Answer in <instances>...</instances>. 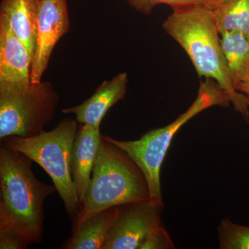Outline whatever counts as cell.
Returning a JSON list of instances; mask_svg holds the SVG:
<instances>
[{"label":"cell","mask_w":249,"mask_h":249,"mask_svg":"<svg viewBox=\"0 0 249 249\" xmlns=\"http://www.w3.org/2000/svg\"><path fill=\"white\" fill-rule=\"evenodd\" d=\"M33 162L22 152L0 147V228L18 232L30 245L42 242L44 203L56 191L36 178Z\"/></svg>","instance_id":"7a4b0ae2"},{"label":"cell","mask_w":249,"mask_h":249,"mask_svg":"<svg viewBox=\"0 0 249 249\" xmlns=\"http://www.w3.org/2000/svg\"><path fill=\"white\" fill-rule=\"evenodd\" d=\"M173 240L164 225L156 229L144 242L142 249H175Z\"/></svg>","instance_id":"ac0fdd59"},{"label":"cell","mask_w":249,"mask_h":249,"mask_svg":"<svg viewBox=\"0 0 249 249\" xmlns=\"http://www.w3.org/2000/svg\"><path fill=\"white\" fill-rule=\"evenodd\" d=\"M32 59L27 47L0 18V85H28Z\"/></svg>","instance_id":"9c48e42d"},{"label":"cell","mask_w":249,"mask_h":249,"mask_svg":"<svg viewBox=\"0 0 249 249\" xmlns=\"http://www.w3.org/2000/svg\"><path fill=\"white\" fill-rule=\"evenodd\" d=\"M163 204L149 200L119 206L103 249H142L160 226Z\"/></svg>","instance_id":"52a82bcc"},{"label":"cell","mask_w":249,"mask_h":249,"mask_svg":"<svg viewBox=\"0 0 249 249\" xmlns=\"http://www.w3.org/2000/svg\"><path fill=\"white\" fill-rule=\"evenodd\" d=\"M40 0H1L0 18L5 19L27 47L31 59L36 47Z\"/></svg>","instance_id":"7c38bea8"},{"label":"cell","mask_w":249,"mask_h":249,"mask_svg":"<svg viewBox=\"0 0 249 249\" xmlns=\"http://www.w3.org/2000/svg\"><path fill=\"white\" fill-rule=\"evenodd\" d=\"M218 238L220 249H249V227L224 218L218 227Z\"/></svg>","instance_id":"2e32d148"},{"label":"cell","mask_w":249,"mask_h":249,"mask_svg":"<svg viewBox=\"0 0 249 249\" xmlns=\"http://www.w3.org/2000/svg\"><path fill=\"white\" fill-rule=\"evenodd\" d=\"M101 140L100 127L82 124L81 127L77 131L72 149L71 167L72 178L81 207L91 180Z\"/></svg>","instance_id":"8fae6325"},{"label":"cell","mask_w":249,"mask_h":249,"mask_svg":"<svg viewBox=\"0 0 249 249\" xmlns=\"http://www.w3.org/2000/svg\"></svg>","instance_id":"603a6c76"},{"label":"cell","mask_w":249,"mask_h":249,"mask_svg":"<svg viewBox=\"0 0 249 249\" xmlns=\"http://www.w3.org/2000/svg\"><path fill=\"white\" fill-rule=\"evenodd\" d=\"M70 28L67 0H40L31 81L38 83L48 67L55 46Z\"/></svg>","instance_id":"ba28073f"},{"label":"cell","mask_w":249,"mask_h":249,"mask_svg":"<svg viewBox=\"0 0 249 249\" xmlns=\"http://www.w3.org/2000/svg\"><path fill=\"white\" fill-rule=\"evenodd\" d=\"M127 82L125 72L118 73L111 80H105L92 96L82 104L62 109V113L74 114L79 124L100 127L109 109L124 98Z\"/></svg>","instance_id":"30bf717a"},{"label":"cell","mask_w":249,"mask_h":249,"mask_svg":"<svg viewBox=\"0 0 249 249\" xmlns=\"http://www.w3.org/2000/svg\"><path fill=\"white\" fill-rule=\"evenodd\" d=\"M247 101H248V104L249 106V96H247Z\"/></svg>","instance_id":"7402d4cb"},{"label":"cell","mask_w":249,"mask_h":249,"mask_svg":"<svg viewBox=\"0 0 249 249\" xmlns=\"http://www.w3.org/2000/svg\"><path fill=\"white\" fill-rule=\"evenodd\" d=\"M231 101L227 93L211 79L201 83L197 96L184 113L171 124L154 129L138 140L119 141L103 135L106 140L119 147L137 163L146 178L150 199L163 204L160 187V169L174 136L193 117L213 106L228 107Z\"/></svg>","instance_id":"277c9868"},{"label":"cell","mask_w":249,"mask_h":249,"mask_svg":"<svg viewBox=\"0 0 249 249\" xmlns=\"http://www.w3.org/2000/svg\"><path fill=\"white\" fill-rule=\"evenodd\" d=\"M221 45L234 87L249 76V37L240 31L220 34Z\"/></svg>","instance_id":"5bb4252c"},{"label":"cell","mask_w":249,"mask_h":249,"mask_svg":"<svg viewBox=\"0 0 249 249\" xmlns=\"http://www.w3.org/2000/svg\"><path fill=\"white\" fill-rule=\"evenodd\" d=\"M30 245L18 232L5 228H0V249H24Z\"/></svg>","instance_id":"d6986e66"},{"label":"cell","mask_w":249,"mask_h":249,"mask_svg":"<svg viewBox=\"0 0 249 249\" xmlns=\"http://www.w3.org/2000/svg\"><path fill=\"white\" fill-rule=\"evenodd\" d=\"M163 23L165 32L185 51L200 77L213 80L249 124L247 96L237 91L231 78L213 9L205 4L172 8Z\"/></svg>","instance_id":"6da1fadb"},{"label":"cell","mask_w":249,"mask_h":249,"mask_svg":"<svg viewBox=\"0 0 249 249\" xmlns=\"http://www.w3.org/2000/svg\"><path fill=\"white\" fill-rule=\"evenodd\" d=\"M134 9L142 14L148 15L157 5L164 4L172 8L189 4H205L207 6L208 0H126Z\"/></svg>","instance_id":"e0dca14e"},{"label":"cell","mask_w":249,"mask_h":249,"mask_svg":"<svg viewBox=\"0 0 249 249\" xmlns=\"http://www.w3.org/2000/svg\"><path fill=\"white\" fill-rule=\"evenodd\" d=\"M119 206L100 211L88 218L79 227L74 229L73 235L65 242L62 248L103 249L117 216Z\"/></svg>","instance_id":"4fadbf2b"},{"label":"cell","mask_w":249,"mask_h":249,"mask_svg":"<svg viewBox=\"0 0 249 249\" xmlns=\"http://www.w3.org/2000/svg\"><path fill=\"white\" fill-rule=\"evenodd\" d=\"M78 122L65 119L52 130L29 138L8 137L1 145L22 152L45 170L63 201L69 217L76 219L81 210L72 178L71 159Z\"/></svg>","instance_id":"5b68a950"},{"label":"cell","mask_w":249,"mask_h":249,"mask_svg":"<svg viewBox=\"0 0 249 249\" xmlns=\"http://www.w3.org/2000/svg\"><path fill=\"white\" fill-rule=\"evenodd\" d=\"M213 12L219 34L240 31L249 37V0H226Z\"/></svg>","instance_id":"9a60e30c"},{"label":"cell","mask_w":249,"mask_h":249,"mask_svg":"<svg viewBox=\"0 0 249 249\" xmlns=\"http://www.w3.org/2000/svg\"><path fill=\"white\" fill-rule=\"evenodd\" d=\"M224 1H226V0H208L207 6L211 8V9H213L218 5L224 2Z\"/></svg>","instance_id":"44dd1931"},{"label":"cell","mask_w":249,"mask_h":249,"mask_svg":"<svg viewBox=\"0 0 249 249\" xmlns=\"http://www.w3.org/2000/svg\"><path fill=\"white\" fill-rule=\"evenodd\" d=\"M58 102L49 82L0 85V139L38 135L53 119Z\"/></svg>","instance_id":"8992f818"},{"label":"cell","mask_w":249,"mask_h":249,"mask_svg":"<svg viewBox=\"0 0 249 249\" xmlns=\"http://www.w3.org/2000/svg\"><path fill=\"white\" fill-rule=\"evenodd\" d=\"M150 199L143 173L129 155L102 135L84 202L74 229L100 211Z\"/></svg>","instance_id":"3957f363"},{"label":"cell","mask_w":249,"mask_h":249,"mask_svg":"<svg viewBox=\"0 0 249 249\" xmlns=\"http://www.w3.org/2000/svg\"><path fill=\"white\" fill-rule=\"evenodd\" d=\"M235 88L237 91L246 93L247 96H249V76L236 83Z\"/></svg>","instance_id":"ffe728a7"}]
</instances>
